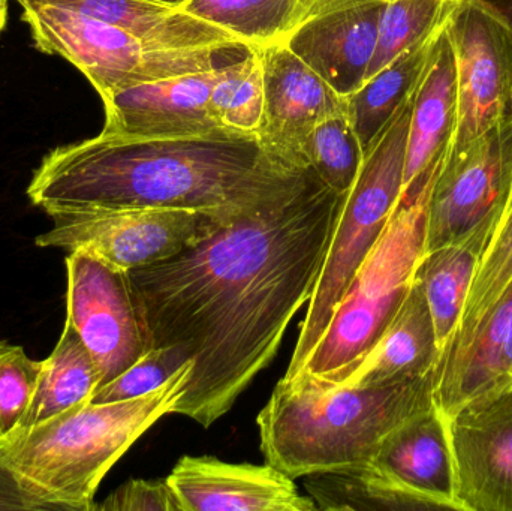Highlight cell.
I'll list each match as a JSON object with an SVG mask.
<instances>
[{
  "label": "cell",
  "mask_w": 512,
  "mask_h": 511,
  "mask_svg": "<svg viewBox=\"0 0 512 511\" xmlns=\"http://www.w3.org/2000/svg\"><path fill=\"white\" fill-rule=\"evenodd\" d=\"M447 23L448 20L414 47L403 51L346 98V113L364 153L372 147L403 102L414 92L433 45Z\"/></svg>",
  "instance_id": "22"
},
{
  "label": "cell",
  "mask_w": 512,
  "mask_h": 511,
  "mask_svg": "<svg viewBox=\"0 0 512 511\" xmlns=\"http://www.w3.org/2000/svg\"><path fill=\"white\" fill-rule=\"evenodd\" d=\"M192 362L140 398L77 405L0 441V456L24 479L66 504L92 511L108 471L183 396Z\"/></svg>",
  "instance_id": "4"
},
{
  "label": "cell",
  "mask_w": 512,
  "mask_h": 511,
  "mask_svg": "<svg viewBox=\"0 0 512 511\" xmlns=\"http://www.w3.org/2000/svg\"><path fill=\"white\" fill-rule=\"evenodd\" d=\"M457 69L456 128L447 153L512 123V36L492 15L460 0L447 24Z\"/></svg>",
  "instance_id": "11"
},
{
  "label": "cell",
  "mask_w": 512,
  "mask_h": 511,
  "mask_svg": "<svg viewBox=\"0 0 512 511\" xmlns=\"http://www.w3.org/2000/svg\"><path fill=\"white\" fill-rule=\"evenodd\" d=\"M182 511H315L294 479L273 465L183 456L167 479Z\"/></svg>",
  "instance_id": "15"
},
{
  "label": "cell",
  "mask_w": 512,
  "mask_h": 511,
  "mask_svg": "<svg viewBox=\"0 0 512 511\" xmlns=\"http://www.w3.org/2000/svg\"><path fill=\"white\" fill-rule=\"evenodd\" d=\"M414 92L364 153L360 173L343 198L324 266L300 324V335L283 381L295 380L303 371L355 273L381 239L402 198Z\"/></svg>",
  "instance_id": "6"
},
{
  "label": "cell",
  "mask_w": 512,
  "mask_h": 511,
  "mask_svg": "<svg viewBox=\"0 0 512 511\" xmlns=\"http://www.w3.org/2000/svg\"><path fill=\"white\" fill-rule=\"evenodd\" d=\"M92 511H182L167 480L132 479Z\"/></svg>",
  "instance_id": "31"
},
{
  "label": "cell",
  "mask_w": 512,
  "mask_h": 511,
  "mask_svg": "<svg viewBox=\"0 0 512 511\" xmlns=\"http://www.w3.org/2000/svg\"><path fill=\"white\" fill-rule=\"evenodd\" d=\"M42 362L20 345L0 341V441L18 431L38 386Z\"/></svg>",
  "instance_id": "29"
},
{
  "label": "cell",
  "mask_w": 512,
  "mask_h": 511,
  "mask_svg": "<svg viewBox=\"0 0 512 511\" xmlns=\"http://www.w3.org/2000/svg\"><path fill=\"white\" fill-rule=\"evenodd\" d=\"M435 372L381 387L280 380L261 413V452L291 479L372 464L388 434L435 405Z\"/></svg>",
  "instance_id": "3"
},
{
  "label": "cell",
  "mask_w": 512,
  "mask_h": 511,
  "mask_svg": "<svg viewBox=\"0 0 512 511\" xmlns=\"http://www.w3.org/2000/svg\"><path fill=\"white\" fill-rule=\"evenodd\" d=\"M45 3L119 27L159 50L242 47L230 33L158 0H17Z\"/></svg>",
  "instance_id": "19"
},
{
  "label": "cell",
  "mask_w": 512,
  "mask_h": 511,
  "mask_svg": "<svg viewBox=\"0 0 512 511\" xmlns=\"http://www.w3.org/2000/svg\"><path fill=\"white\" fill-rule=\"evenodd\" d=\"M192 362L177 347L152 348L146 356L126 369L119 377L93 393L92 404L128 401L140 398L164 386L180 368Z\"/></svg>",
  "instance_id": "30"
},
{
  "label": "cell",
  "mask_w": 512,
  "mask_h": 511,
  "mask_svg": "<svg viewBox=\"0 0 512 511\" xmlns=\"http://www.w3.org/2000/svg\"><path fill=\"white\" fill-rule=\"evenodd\" d=\"M512 197V125L445 155L427 204L424 254L498 227Z\"/></svg>",
  "instance_id": "9"
},
{
  "label": "cell",
  "mask_w": 512,
  "mask_h": 511,
  "mask_svg": "<svg viewBox=\"0 0 512 511\" xmlns=\"http://www.w3.org/2000/svg\"><path fill=\"white\" fill-rule=\"evenodd\" d=\"M511 125H512V123H511Z\"/></svg>",
  "instance_id": "36"
},
{
  "label": "cell",
  "mask_w": 512,
  "mask_h": 511,
  "mask_svg": "<svg viewBox=\"0 0 512 511\" xmlns=\"http://www.w3.org/2000/svg\"><path fill=\"white\" fill-rule=\"evenodd\" d=\"M345 195L313 171L179 254L128 270L152 347L192 360L173 414L210 428L270 365L312 299Z\"/></svg>",
  "instance_id": "1"
},
{
  "label": "cell",
  "mask_w": 512,
  "mask_h": 511,
  "mask_svg": "<svg viewBox=\"0 0 512 511\" xmlns=\"http://www.w3.org/2000/svg\"><path fill=\"white\" fill-rule=\"evenodd\" d=\"M370 465L403 492L412 509L462 510L448 423L436 405L388 434Z\"/></svg>",
  "instance_id": "16"
},
{
  "label": "cell",
  "mask_w": 512,
  "mask_h": 511,
  "mask_svg": "<svg viewBox=\"0 0 512 511\" xmlns=\"http://www.w3.org/2000/svg\"><path fill=\"white\" fill-rule=\"evenodd\" d=\"M309 167L337 194H348L364 161V150L346 110L325 117L304 146Z\"/></svg>",
  "instance_id": "27"
},
{
  "label": "cell",
  "mask_w": 512,
  "mask_h": 511,
  "mask_svg": "<svg viewBox=\"0 0 512 511\" xmlns=\"http://www.w3.org/2000/svg\"><path fill=\"white\" fill-rule=\"evenodd\" d=\"M447 150L402 192L384 234L355 273L298 377L322 386L343 383L396 317L424 254L427 204Z\"/></svg>",
  "instance_id": "5"
},
{
  "label": "cell",
  "mask_w": 512,
  "mask_h": 511,
  "mask_svg": "<svg viewBox=\"0 0 512 511\" xmlns=\"http://www.w3.org/2000/svg\"><path fill=\"white\" fill-rule=\"evenodd\" d=\"M495 230L496 225H486L462 242L426 252L415 270L432 312L441 359L459 329L469 290Z\"/></svg>",
  "instance_id": "21"
},
{
  "label": "cell",
  "mask_w": 512,
  "mask_h": 511,
  "mask_svg": "<svg viewBox=\"0 0 512 511\" xmlns=\"http://www.w3.org/2000/svg\"><path fill=\"white\" fill-rule=\"evenodd\" d=\"M51 219L53 228L36 237V246L86 252L126 272L167 260L230 222L183 209L92 210Z\"/></svg>",
  "instance_id": "8"
},
{
  "label": "cell",
  "mask_w": 512,
  "mask_h": 511,
  "mask_svg": "<svg viewBox=\"0 0 512 511\" xmlns=\"http://www.w3.org/2000/svg\"><path fill=\"white\" fill-rule=\"evenodd\" d=\"M264 69V114L256 140L271 158L309 167L304 146L316 125L346 110L340 96L283 42L259 48Z\"/></svg>",
  "instance_id": "13"
},
{
  "label": "cell",
  "mask_w": 512,
  "mask_h": 511,
  "mask_svg": "<svg viewBox=\"0 0 512 511\" xmlns=\"http://www.w3.org/2000/svg\"><path fill=\"white\" fill-rule=\"evenodd\" d=\"M462 511H512V381L447 419Z\"/></svg>",
  "instance_id": "12"
},
{
  "label": "cell",
  "mask_w": 512,
  "mask_h": 511,
  "mask_svg": "<svg viewBox=\"0 0 512 511\" xmlns=\"http://www.w3.org/2000/svg\"><path fill=\"white\" fill-rule=\"evenodd\" d=\"M99 384L98 365L77 330L66 321L56 348L42 362L38 386L20 429L32 428L63 411L87 404Z\"/></svg>",
  "instance_id": "23"
},
{
  "label": "cell",
  "mask_w": 512,
  "mask_h": 511,
  "mask_svg": "<svg viewBox=\"0 0 512 511\" xmlns=\"http://www.w3.org/2000/svg\"><path fill=\"white\" fill-rule=\"evenodd\" d=\"M158 2L167 3V5L171 6H179L182 5L186 0H158Z\"/></svg>",
  "instance_id": "35"
},
{
  "label": "cell",
  "mask_w": 512,
  "mask_h": 511,
  "mask_svg": "<svg viewBox=\"0 0 512 511\" xmlns=\"http://www.w3.org/2000/svg\"><path fill=\"white\" fill-rule=\"evenodd\" d=\"M301 0H186L177 8L233 35L246 50L282 42Z\"/></svg>",
  "instance_id": "24"
},
{
  "label": "cell",
  "mask_w": 512,
  "mask_h": 511,
  "mask_svg": "<svg viewBox=\"0 0 512 511\" xmlns=\"http://www.w3.org/2000/svg\"><path fill=\"white\" fill-rule=\"evenodd\" d=\"M66 321L89 348L101 374L113 381L152 350L128 272L86 252H69Z\"/></svg>",
  "instance_id": "10"
},
{
  "label": "cell",
  "mask_w": 512,
  "mask_h": 511,
  "mask_svg": "<svg viewBox=\"0 0 512 511\" xmlns=\"http://www.w3.org/2000/svg\"><path fill=\"white\" fill-rule=\"evenodd\" d=\"M72 511L33 485L0 456V511Z\"/></svg>",
  "instance_id": "32"
},
{
  "label": "cell",
  "mask_w": 512,
  "mask_h": 511,
  "mask_svg": "<svg viewBox=\"0 0 512 511\" xmlns=\"http://www.w3.org/2000/svg\"><path fill=\"white\" fill-rule=\"evenodd\" d=\"M460 0H387L367 78L448 20ZM364 80V81H366Z\"/></svg>",
  "instance_id": "26"
},
{
  "label": "cell",
  "mask_w": 512,
  "mask_h": 511,
  "mask_svg": "<svg viewBox=\"0 0 512 511\" xmlns=\"http://www.w3.org/2000/svg\"><path fill=\"white\" fill-rule=\"evenodd\" d=\"M219 68L116 90L102 98L104 134L123 138H191L234 134L209 108Z\"/></svg>",
  "instance_id": "14"
},
{
  "label": "cell",
  "mask_w": 512,
  "mask_h": 511,
  "mask_svg": "<svg viewBox=\"0 0 512 511\" xmlns=\"http://www.w3.org/2000/svg\"><path fill=\"white\" fill-rule=\"evenodd\" d=\"M512 381V278L462 347L439 362L433 401L445 419Z\"/></svg>",
  "instance_id": "17"
},
{
  "label": "cell",
  "mask_w": 512,
  "mask_h": 511,
  "mask_svg": "<svg viewBox=\"0 0 512 511\" xmlns=\"http://www.w3.org/2000/svg\"><path fill=\"white\" fill-rule=\"evenodd\" d=\"M512 278V197L508 203L507 210L502 215L483 258L477 269L468 300H466L465 311L459 329L451 341L448 354L462 347L472 330L477 326L478 321L484 317L487 311L492 308L493 303L501 296L508 281ZM441 359V360H442Z\"/></svg>",
  "instance_id": "28"
},
{
  "label": "cell",
  "mask_w": 512,
  "mask_h": 511,
  "mask_svg": "<svg viewBox=\"0 0 512 511\" xmlns=\"http://www.w3.org/2000/svg\"><path fill=\"white\" fill-rule=\"evenodd\" d=\"M310 167L262 152L256 137H98L51 150L27 188L48 216L92 210L183 209L233 221L303 185Z\"/></svg>",
  "instance_id": "2"
},
{
  "label": "cell",
  "mask_w": 512,
  "mask_h": 511,
  "mask_svg": "<svg viewBox=\"0 0 512 511\" xmlns=\"http://www.w3.org/2000/svg\"><path fill=\"white\" fill-rule=\"evenodd\" d=\"M38 50L77 66L101 98L125 87L216 68L218 48L159 50L131 33L69 9L20 3Z\"/></svg>",
  "instance_id": "7"
},
{
  "label": "cell",
  "mask_w": 512,
  "mask_h": 511,
  "mask_svg": "<svg viewBox=\"0 0 512 511\" xmlns=\"http://www.w3.org/2000/svg\"><path fill=\"white\" fill-rule=\"evenodd\" d=\"M209 108L219 125L234 134L256 137L264 114V69L259 48L219 68Z\"/></svg>",
  "instance_id": "25"
},
{
  "label": "cell",
  "mask_w": 512,
  "mask_h": 511,
  "mask_svg": "<svg viewBox=\"0 0 512 511\" xmlns=\"http://www.w3.org/2000/svg\"><path fill=\"white\" fill-rule=\"evenodd\" d=\"M441 360L432 312L414 278L405 302L378 344L337 386L367 389L433 374Z\"/></svg>",
  "instance_id": "18"
},
{
  "label": "cell",
  "mask_w": 512,
  "mask_h": 511,
  "mask_svg": "<svg viewBox=\"0 0 512 511\" xmlns=\"http://www.w3.org/2000/svg\"><path fill=\"white\" fill-rule=\"evenodd\" d=\"M456 116V57L445 26L415 87L403 191L450 147Z\"/></svg>",
  "instance_id": "20"
},
{
  "label": "cell",
  "mask_w": 512,
  "mask_h": 511,
  "mask_svg": "<svg viewBox=\"0 0 512 511\" xmlns=\"http://www.w3.org/2000/svg\"><path fill=\"white\" fill-rule=\"evenodd\" d=\"M492 15L512 36V0H468Z\"/></svg>",
  "instance_id": "33"
},
{
  "label": "cell",
  "mask_w": 512,
  "mask_h": 511,
  "mask_svg": "<svg viewBox=\"0 0 512 511\" xmlns=\"http://www.w3.org/2000/svg\"><path fill=\"white\" fill-rule=\"evenodd\" d=\"M6 17H8V0H0V33L5 29Z\"/></svg>",
  "instance_id": "34"
}]
</instances>
